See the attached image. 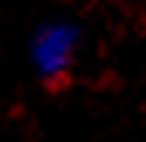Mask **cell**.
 I'll return each instance as SVG.
<instances>
[{"instance_id": "cell-1", "label": "cell", "mask_w": 146, "mask_h": 142, "mask_svg": "<svg viewBox=\"0 0 146 142\" xmlns=\"http://www.w3.org/2000/svg\"><path fill=\"white\" fill-rule=\"evenodd\" d=\"M75 27L65 24H51L37 34L34 44V61L41 68V78L48 88H58L68 81V71H72V58H75Z\"/></svg>"}]
</instances>
